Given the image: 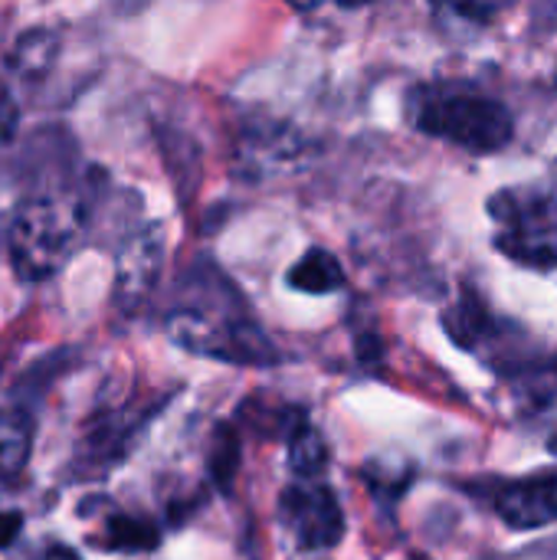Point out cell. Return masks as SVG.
Masks as SVG:
<instances>
[{
    "mask_svg": "<svg viewBox=\"0 0 557 560\" xmlns=\"http://www.w3.org/2000/svg\"><path fill=\"white\" fill-rule=\"evenodd\" d=\"M85 233V207L66 194H39L16 207L7 233L10 266L23 282L56 276Z\"/></svg>",
    "mask_w": 557,
    "mask_h": 560,
    "instance_id": "obj_1",
    "label": "cell"
},
{
    "mask_svg": "<svg viewBox=\"0 0 557 560\" xmlns=\"http://www.w3.org/2000/svg\"><path fill=\"white\" fill-rule=\"evenodd\" d=\"M414 125L440 141H450L473 154L502 151L512 135V115L502 102L460 85H430L410 98Z\"/></svg>",
    "mask_w": 557,
    "mask_h": 560,
    "instance_id": "obj_2",
    "label": "cell"
},
{
    "mask_svg": "<svg viewBox=\"0 0 557 560\" xmlns=\"http://www.w3.org/2000/svg\"><path fill=\"white\" fill-rule=\"evenodd\" d=\"M167 335L190 354L230 364H272L279 358L266 331L223 308H177L167 318Z\"/></svg>",
    "mask_w": 557,
    "mask_h": 560,
    "instance_id": "obj_3",
    "label": "cell"
},
{
    "mask_svg": "<svg viewBox=\"0 0 557 560\" xmlns=\"http://www.w3.org/2000/svg\"><path fill=\"white\" fill-rule=\"evenodd\" d=\"M499 249L525 266H557V197L506 190L489 203Z\"/></svg>",
    "mask_w": 557,
    "mask_h": 560,
    "instance_id": "obj_4",
    "label": "cell"
},
{
    "mask_svg": "<svg viewBox=\"0 0 557 560\" xmlns=\"http://www.w3.org/2000/svg\"><path fill=\"white\" fill-rule=\"evenodd\" d=\"M279 512H282V522L289 525L292 538L305 551H328L345 538L341 505L315 479H299V486H289L282 492Z\"/></svg>",
    "mask_w": 557,
    "mask_h": 560,
    "instance_id": "obj_5",
    "label": "cell"
},
{
    "mask_svg": "<svg viewBox=\"0 0 557 560\" xmlns=\"http://www.w3.org/2000/svg\"><path fill=\"white\" fill-rule=\"evenodd\" d=\"M115 282H118V295L125 299H144L164 266V226L161 223H148L138 226L125 236V243L118 246L115 256Z\"/></svg>",
    "mask_w": 557,
    "mask_h": 560,
    "instance_id": "obj_6",
    "label": "cell"
},
{
    "mask_svg": "<svg viewBox=\"0 0 557 560\" xmlns=\"http://www.w3.org/2000/svg\"><path fill=\"white\" fill-rule=\"evenodd\" d=\"M66 39L53 26H30L20 36L10 39L3 52V69L10 79H16L23 89H39L53 79V72L62 66Z\"/></svg>",
    "mask_w": 557,
    "mask_h": 560,
    "instance_id": "obj_7",
    "label": "cell"
},
{
    "mask_svg": "<svg viewBox=\"0 0 557 560\" xmlns=\"http://www.w3.org/2000/svg\"><path fill=\"white\" fill-rule=\"evenodd\" d=\"M499 518L515 532H532L557 522V472L532 476L506 486L496 495Z\"/></svg>",
    "mask_w": 557,
    "mask_h": 560,
    "instance_id": "obj_8",
    "label": "cell"
},
{
    "mask_svg": "<svg viewBox=\"0 0 557 560\" xmlns=\"http://www.w3.org/2000/svg\"><path fill=\"white\" fill-rule=\"evenodd\" d=\"M33 427L20 410H0V495L13 489L30 463Z\"/></svg>",
    "mask_w": 557,
    "mask_h": 560,
    "instance_id": "obj_9",
    "label": "cell"
},
{
    "mask_svg": "<svg viewBox=\"0 0 557 560\" xmlns=\"http://www.w3.org/2000/svg\"><path fill=\"white\" fill-rule=\"evenodd\" d=\"M289 285L295 292H305V295H328V292H338L345 285V269L338 262V256H332L328 249H309L305 256H299V262L289 269Z\"/></svg>",
    "mask_w": 557,
    "mask_h": 560,
    "instance_id": "obj_10",
    "label": "cell"
},
{
    "mask_svg": "<svg viewBox=\"0 0 557 560\" xmlns=\"http://www.w3.org/2000/svg\"><path fill=\"white\" fill-rule=\"evenodd\" d=\"M289 466H292V472L299 479H318L325 472V466H328L325 440L318 436V430H312L305 423V417L292 430V440H289Z\"/></svg>",
    "mask_w": 557,
    "mask_h": 560,
    "instance_id": "obj_11",
    "label": "cell"
},
{
    "mask_svg": "<svg viewBox=\"0 0 557 560\" xmlns=\"http://www.w3.org/2000/svg\"><path fill=\"white\" fill-rule=\"evenodd\" d=\"M105 545L115 548V551H148L158 545V532L151 522L144 518H125V515H115L108 525H105Z\"/></svg>",
    "mask_w": 557,
    "mask_h": 560,
    "instance_id": "obj_12",
    "label": "cell"
},
{
    "mask_svg": "<svg viewBox=\"0 0 557 560\" xmlns=\"http://www.w3.org/2000/svg\"><path fill=\"white\" fill-rule=\"evenodd\" d=\"M509 3L512 0H433V10L473 26H489L509 10Z\"/></svg>",
    "mask_w": 557,
    "mask_h": 560,
    "instance_id": "obj_13",
    "label": "cell"
},
{
    "mask_svg": "<svg viewBox=\"0 0 557 560\" xmlns=\"http://www.w3.org/2000/svg\"><path fill=\"white\" fill-rule=\"evenodd\" d=\"M16 121H20L16 98H13L10 85L0 79V148L13 141V135H16Z\"/></svg>",
    "mask_w": 557,
    "mask_h": 560,
    "instance_id": "obj_14",
    "label": "cell"
},
{
    "mask_svg": "<svg viewBox=\"0 0 557 560\" xmlns=\"http://www.w3.org/2000/svg\"><path fill=\"white\" fill-rule=\"evenodd\" d=\"M16 532H20V518L16 515H0V545H10Z\"/></svg>",
    "mask_w": 557,
    "mask_h": 560,
    "instance_id": "obj_15",
    "label": "cell"
},
{
    "mask_svg": "<svg viewBox=\"0 0 557 560\" xmlns=\"http://www.w3.org/2000/svg\"><path fill=\"white\" fill-rule=\"evenodd\" d=\"M36 560H79L76 558V551H69V548H62V545H56V548H49V551H43Z\"/></svg>",
    "mask_w": 557,
    "mask_h": 560,
    "instance_id": "obj_16",
    "label": "cell"
},
{
    "mask_svg": "<svg viewBox=\"0 0 557 560\" xmlns=\"http://www.w3.org/2000/svg\"><path fill=\"white\" fill-rule=\"evenodd\" d=\"M289 7H295V10H315L318 3H325V0H286Z\"/></svg>",
    "mask_w": 557,
    "mask_h": 560,
    "instance_id": "obj_17",
    "label": "cell"
},
{
    "mask_svg": "<svg viewBox=\"0 0 557 560\" xmlns=\"http://www.w3.org/2000/svg\"><path fill=\"white\" fill-rule=\"evenodd\" d=\"M341 7H364V3H371V0H338Z\"/></svg>",
    "mask_w": 557,
    "mask_h": 560,
    "instance_id": "obj_18",
    "label": "cell"
},
{
    "mask_svg": "<svg viewBox=\"0 0 557 560\" xmlns=\"http://www.w3.org/2000/svg\"><path fill=\"white\" fill-rule=\"evenodd\" d=\"M555 85H557V75H555Z\"/></svg>",
    "mask_w": 557,
    "mask_h": 560,
    "instance_id": "obj_19",
    "label": "cell"
}]
</instances>
